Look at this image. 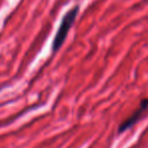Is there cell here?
Segmentation results:
<instances>
[{
	"mask_svg": "<svg viewBox=\"0 0 148 148\" xmlns=\"http://www.w3.org/2000/svg\"><path fill=\"white\" fill-rule=\"evenodd\" d=\"M77 13H78V6H75L70 9L63 16L61 23L59 25V29L57 31V34L55 36V39H54L53 45H52L53 52H57L64 44V41L67 38V35L69 33L70 29H71L72 25L76 19Z\"/></svg>",
	"mask_w": 148,
	"mask_h": 148,
	"instance_id": "cell-1",
	"label": "cell"
},
{
	"mask_svg": "<svg viewBox=\"0 0 148 148\" xmlns=\"http://www.w3.org/2000/svg\"><path fill=\"white\" fill-rule=\"evenodd\" d=\"M148 111V97L140 101V105L138 107V109L128 118L127 120L123 122L119 127V133H123V132L127 131L128 129H130L131 127H133L140 119L141 117Z\"/></svg>",
	"mask_w": 148,
	"mask_h": 148,
	"instance_id": "cell-2",
	"label": "cell"
}]
</instances>
